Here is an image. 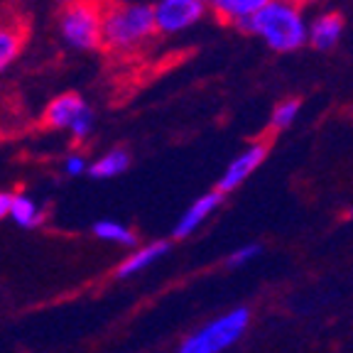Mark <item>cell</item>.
<instances>
[{"instance_id": "cell-11", "label": "cell", "mask_w": 353, "mask_h": 353, "mask_svg": "<svg viewBox=\"0 0 353 353\" xmlns=\"http://www.w3.org/2000/svg\"><path fill=\"white\" fill-rule=\"evenodd\" d=\"M268 0H206V8L219 17L221 22H228V25H241L250 15L260 10Z\"/></svg>"}, {"instance_id": "cell-2", "label": "cell", "mask_w": 353, "mask_h": 353, "mask_svg": "<svg viewBox=\"0 0 353 353\" xmlns=\"http://www.w3.org/2000/svg\"><path fill=\"white\" fill-rule=\"evenodd\" d=\"M307 25L304 12L292 0H268L255 15L238 25V30L263 39L277 54L302 50L307 44Z\"/></svg>"}, {"instance_id": "cell-19", "label": "cell", "mask_w": 353, "mask_h": 353, "mask_svg": "<svg viewBox=\"0 0 353 353\" xmlns=\"http://www.w3.org/2000/svg\"><path fill=\"white\" fill-rule=\"evenodd\" d=\"M61 170H64V174H69V176H81V174H86L88 162L81 152H72V154H66L64 157Z\"/></svg>"}, {"instance_id": "cell-5", "label": "cell", "mask_w": 353, "mask_h": 353, "mask_svg": "<svg viewBox=\"0 0 353 353\" xmlns=\"http://www.w3.org/2000/svg\"><path fill=\"white\" fill-rule=\"evenodd\" d=\"M209 8L206 0H157L152 6L154 30L162 37L187 32L189 28L204 20Z\"/></svg>"}, {"instance_id": "cell-7", "label": "cell", "mask_w": 353, "mask_h": 353, "mask_svg": "<svg viewBox=\"0 0 353 353\" xmlns=\"http://www.w3.org/2000/svg\"><path fill=\"white\" fill-rule=\"evenodd\" d=\"M88 108L91 105L81 96L74 94V91H66V94H59L57 99H52L50 103L44 105L42 123L47 128H52V130H69L72 123Z\"/></svg>"}, {"instance_id": "cell-18", "label": "cell", "mask_w": 353, "mask_h": 353, "mask_svg": "<svg viewBox=\"0 0 353 353\" xmlns=\"http://www.w3.org/2000/svg\"><path fill=\"white\" fill-rule=\"evenodd\" d=\"M260 253H263V248H260L258 243L243 245V248L233 250V253L228 255V258H226V268H243V265H248L253 258H258Z\"/></svg>"}, {"instance_id": "cell-22", "label": "cell", "mask_w": 353, "mask_h": 353, "mask_svg": "<svg viewBox=\"0 0 353 353\" xmlns=\"http://www.w3.org/2000/svg\"><path fill=\"white\" fill-rule=\"evenodd\" d=\"M348 216H351V219H353V209H351V211H348Z\"/></svg>"}, {"instance_id": "cell-17", "label": "cell", "mask_w": 353, "mask_h": 353, "mask_svg": "<svg viewBox=\"0 0 353 353\" xmlns=\"http://www.w3.org/2000/svg\"><path fill=\"white\" fill-rule=\"evenodd\" d=\"M91 132H94V110L88 108L72 123V128H69V135H72L74 143H83Z\"/></svg>"}, {"instance_id": "cell-15", "label": "cell", "mask_w": 353, "mask_h": 353, "mask_svg": "<svg viewBox=\"0 0 353 353\" xmlns=\"http://www.w3.org/2000/svg\"><path fill=\"white\" fill-rule=\"evenodd\" d=\"M94 236L101 238V241L116 243V245H125V248H132L138 243V236L125 226V223H118V221H96L94 223Z\"/></svg>"}, {"instance_id": "cell-13", "label": "cell", "mask_w": 353, "mask_h": 353, "mask_svg": "<svg viewBox=\"0 0 353 353\" xmlns=\"http://www.w3.org/2000/svg\"><path fill=\"white\" fill-rule=\"evenodd\" d=\"M130 167V152L123 148H113L108 152L99 154L91 165H88V176L94 179H113V176L123 174Z\"/></svg>"}, {"instance_id": "cell-16", "label": "cell", "mask_w": 353, "mask_h": 353, "mask_svg": "<svg viewBox=\"0 0 353 353\" xmlns=\"http://www.w3.org/2000/svg\"><path fill=\"white\" fill-rule=\"evenodd\" d=\"M299 108H302V103H299V99H285L280 101V103L272 108V116H270V130L280 132L285 130V128H290L294 121H297L299 116Z\"/></svg>"}, {"instance_id": "cell-6", "label": "cell", "mask_w": 353, "mask_h": 353, "mask_svg": "<svg viewBox=\"0 0 353 353\" xmlns=\"http://www.w3.org/2000/svg\"><path fill=\"white\" fill-rule=\"evenodd\" d=\"M265 154H268V145L255 143L250 148H245L241 154H236L231 160V165L226 167V172L221 174L219 184H216V192L219 194H231L233 189L241 187L260 165H263Z\"/></svg>"}, {"instance_id": "cell-20", "label": "cell", "mask_w": 353, "mask_h": 353, "mask_svg": "<svg viewBox=\"0 0 353 353\" xmlns=\"http://www.w3.org/2000/svg\"><path fill=\"white\" fill-rule=\"evenodd\" d=\"M10 201H12L10 192H0V219H6L10 214Z\"/></svg>"}, {"instance_id": "cell-4", "label": "cell", "mask_w": 353, "mask_h": 353, "mask_svg": "<svg viewBox=\"0 0 353 353\" xmlns=\"http://www.w3.org/2000/svg\"><path fill=\"white\" fill-rule=\"evenodd\" d=\"M248 326H250V309L236 307L231 312H226V314L211 319L201 329L192 331L179 343L176 353H223L236 341H241V336L248 331Z\"/></svg>"}, {"instance_id": "cell-8", "label": "cell", "mask_w": 353, "mask_h": 353, "mask_svg": "<svg viewBox=\"0 0 353 353\" xmlns=\"http://www.w3.org/2000/svg\"><path fill=\"white\" fill-rule=\"evenodd\" d=\"M221 201H223V194H219L216 189L209 194H201V196L179 216V221H176L174 228H172V238H189L196 228H201V223H204L216 209H219Z\"/></svg>"}, {"instance_id": "cell-9", "label": "cell", "mask_w": 353, "mask_h": 353, "mask_svg": "<svg viewBox=\"0 0 353 353\" xmlns=\"http://www.w3.org/2000/svg\"><path fill=\"white\" fill-rule=\"evenodd\" d=\"M28 42V25L20 17L0 20V74L10 69Z\"/></svg>"}, {"instance_id": "cell-3", "label": "cell", "mask_w": 353, "mask_h": 353, "mask_svg": "<svg viewBox=\"0 0 353 353\" xmlns=\"http://www.w3.org/2000/svg\"><path fill=\"white\" fill-rule=\"evenodd\" d=\"M108 0H66L57 15V32L74 52L101 50V25Z\"/></svg>"}, {"instance_id": "cell-14", "label": "cell", "mask_w": 353, "mask_h": 353, "mask_svg": "<svg viewBox=\"0 0 353 353\" xmlns=\"http://www.w3.org/2000/svg\"><path fill=\"white\" fill-rule=\"evenodd\" d=\"M8 219L15 221L20 228H37L44 221V211H42V206L30 196V194L17 192V194H12L10 214H8Z\"/></svg>"}, {"instance_id": "cell-1", "label": "cell", "mask_w": 353, "mask_h": 353, "mask_svg": "<svg viewBox=\"0 0 353 353\" xmlns=\"http://www.w3.org/2000/svg\"><path fill=\"white\" fill-rule=\"evenodd\" d=\"M157 37L152 6L108 0L103 8L101 47L113 57H138Z\"/></svg>"}, {"instance_id": "cell-12", "label": "cell", "mask_w": 353, "mask_h": 353, "mask_svg": "<svg viewBox=\"0 0 353 353\" xmlns=\"http://www.w3.org/2000/svg\"><path fill=\"white\" fill-rule=\"evenodd\" d=\"M170 250V241H154V243H148V245H143L140 250H135V253H130L125 260H123L121 265H118L116 275L121 277H132L138 275V272H143L145 268H150V265L154 263V260H160L162 255Z\"/></svg>"}, {"instance_id": "cell-21", "label": "cell", "mask_w": 353, "mask_h": 353, "mask_svg": "<svg viewBox=\"0 0 353 353\" xmlns=\"http://www.w3.org/2000/svg\"><path fill=\"white\" fill-rule=\"evenodd\" d=\"M292 3H297V6L302 8V6H312V3H316V0H292Z\"/></svg>"}, {"instance_id": "cell-10", "label": "cell", "mask_w": 353, "mask_h": 353, "mask_svg": "<svg viewBox=\"0 0 353 353\" xmlns=\"http://www.w3.org/2000/svg\"><path fill=\"white\" fill-rule=\"evenodd\" d=\"M343 34V17L339 12H324L307 25V44L314 50L329 52L339 44Z\"/></svg>"}]
</instances>
